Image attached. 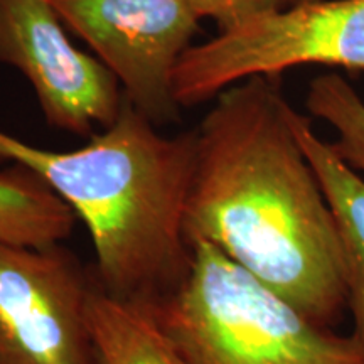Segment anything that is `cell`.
I'll return each instance as SVG.
<instances>
[{
    "label": "cell",
    "instance_id": "cell-1",
    "mask_svg": "<svg viewBox=\"0 0 364 364\" xmlns=\"http://www.w3.org/2000/svg\"><path fill=\"white\" fill-rule=\"evenodd\" d=\"M196 130L184 231L206 241L322 327L348 311L334 213L295 135L279 78L253 76L215 98Z\"/></svg>",
    "mask_w": 364,
    "mask_h": 364
},
{
    "label": "cell",
    "instance_id": "cell-2",
    "mask_svg": "<svg viewBox=\"0 0 364 364\" xmlns=\"http://www.w3.org/2000/svg\"><path fill=\"white\" fill-rule=\"evenodd\" d=\"M196 130L157 132L125 102L102 134L75 150H48L0 130V161L38 174L88 228L97 284L113 297L156 306L193 263L184 213Z\"/></svg>",
    "mask_w": 364,
    "mask_h": 364
},
{
    "label": "cell",
    "instance_id": "cell-3",
    "mask_svg": "<svg viewBox=\"0 0 364 364\" xmlns=\"http://www.w3.org/2000/svg\"><path fill=\"white\" fill-rule=\"evenodd\" d=\"M184 282L152 307L188 364H364V348L304 316L220 250L194 241Z\"/></svg>",
    "mask_w": 364,
    "mask_h": 364
},
{
    "label": "cell",
    "instance_id": "cell-4",
    "mask_svg": "<svg viewBox=\"0 0 364 364\" xmlns=\"http://www.w3.org/2000/svg\"><path fill=\"white\" fill-rule=\"evenodd\" d=\"M311 65L364 70V0H304L223 29L184 53L172 93L189 108L253 76Z\"/></svg>",
    "mask_w": 364,
    "mask_h": 364
},
{
    "label": "cell",
    "instance_id": "cell-5",
    "mask_svg": "<svg viewBox=\"0 0 364 364\" xmlns=\"http://www.w3.org/2000/svg\"><path fill=\"white\" fill-rule=\"evenodd\" d=\"M154 125L176 122L172 93L177 63L193 46L199 16L189 0H49Z\"/></svg>",
    "mask_w": 364,
    "mask_h": 364
},
{
    "label": "cell",
    "instance_id": "cell-6",
    "mask_svg": "<svg viewBox=\"0 0 364 364\" xmlns=\"http://www.w3.org/2000/svg\"><path fill=\"white\" fill-rule=\"evenodd\" d=\"M93 287L61 243L0 240V364H97L88 322Z\"/></svg>",
    "mask_w": 364,
    "mask_h": 364
},
{
    "label": "cell",
    "instance_id": "cell-7",
    "mask_svg": "<svg viewBox=\"0 0 364 364\" xmlns=\"http://www.w3.org/2000/svg\"><path fill=\"white\" fill-rule=\"evenodd\" d=\"M49 0H0V63L33 86L54 129L93 135L120 115L127 102L115 75L76 48Z\"/></svg>",
    "mask_w": 364,
    "mask_h": 364
},
{
    "label": "cell",
    "instance_id": "cell-8",
    "mask_svg": "<svg viewBox=\"0 0 364 364\" xmlns=\"http://www.w3.org/2000/svg\"><path fill=\"white\" fill-rule=\"evenodd\" d=\"M294 129L334 213L346 260L351 336L364 348V177L349 167L307 117L295 112Z\"/></svg>",
    "mask_w": 364,
    "mask_h": 364
},
{
    "label": "cell",
    "instance_id": "cell-9",
    "mask_svg": "<svg viewBox=\"0 0 364 364\" xmlns=\"http://www.w3.org/2000/svg\"><path fill=\"white\" fill-rule=\"evenodd\" d=\"M88 322L97 364H188L152 307L113 297L97 282Z\"/></svg>",
    "mask_w": 364,
    "mask_h": 364
},
{
    "label": "cell",
    "instance_id": "cell-10",
    "mask_svg": "<svg viewBox=\"0 0 364 364\" xmlns=\"http://www.w3.org/2000/svg\"><path fill=\"white\" fill-rule=\"evenodd\" d=\"M78 218L38 174L12 164L0 171V240L46 248L68 240Z\"/></svg>",
    "mask_w": 364,
    "mask_h": 364
},
{
    "label": "cell",
    "instance_id": "cell-11",
    "mask_svg": "<svg viewBox=\"0 0 364 364\" xmlns=\"http://www.w3.org/2000/svg\"><path fill=\"white\" fill-rule=\"evenodd\" d=\"M306 107L324 120L338 139L339 157L364 177V100L339 73H326L309 85Z\"/></svg>",
    "mask_w": 364,
    "mask_h": 364
},
{
    "label": "cell",
    "instance_id": "cell-12",
    "mask_svg": "<svg viewBox=\"0 0 364 364\" xmlns=\"http://www.w3.org/2000/svg\"><path fill=\"white\" fill-rule=\"evenodd\" d=\"M199 19L215 21L220 31L240 22L280 11L304 0H189Z\"/></svg>",
    "mask_w": 364,
    "mask_h": 364
}]
</instances>
